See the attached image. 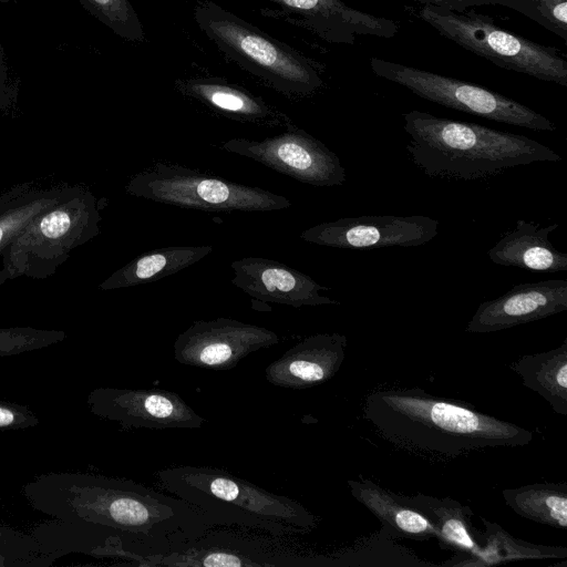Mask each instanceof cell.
I'll list each match as a JSON object with an SVG mask.
<instances>
[{"label":"cell","instance_id":"cell-1","mask_svg":"<svg viewBox=\"0 0 567 567\" xmlns=\"http://www.w3.org/2000/svg\"><path fill=\"white\" fill-rule=\"evenodd\" d=\"M35 511L53 519L91 523L117 535L121 558L161 554L196 540L216 526L186 502L132 480L80 472H51L23 486Z\"/></svg>","mask_w":567,"mask_h":567},{"label":"cell","instance_id":"cell-2","mask_svg":"<svg viewBox=\"0 0 567 567\" xmlns=\"http://www.w3.org/2000/svg\"><path fill=\"white\" fill-rule=\"evenodd\" d=\"M363 415L398 446L450 457L487 447L523 446L533 440V433L522 426L419 388L375 391L367 396Z\"/></svg>","mask_w":567,"mask_h":567},{"label":"cell","instance_id":"cell-3","mask_svg":"<svg viewBox=\"0 0 567 567\" xmlns=\"http://www.w3.org/2000/svg\"><path fill=\"white\" fill-rule=\"evenodd\" d=\"M406 145L414 164L429 176L472 181L560 155L525 135L413 110L403 114Z\"/></svg>","mask_w":567,"mask_h":567},{"label":"cell","instance_id":"cell-4","mask_svg":"<svg viewBox=\"0 0 567 567\" xmlns=\"http://www.w3.org/2000/svg\"><path fill=\"white\" fill-rule=\"evenodd\" d=\"M159 485L215 525H236L275 536L303 535L318 525L302 504L270 493L227 471L182 465L157 472Z\"/></svg>","mask_w":567,"mask_h":567},{"label":"cell","instance_id":"cell-5","mask_svg":"<svg viewBox=\"0 0 567 567\" xmlns=\"http://www.w3.org/2000/svg\"><path fill=\"white\" fill-rule=\"evenodd\" d=\"M96 197L81 186L29 221L1 254L0 286L27 277L47 279L71 252L100 234Z\"/></svg>","mask_w":567,"mask_h":567},{"label":"cell","instance_id":"cell-6","mask_svg":"<svg viewBox=\"0 0 567 567\" xmlns=\"http://www.w3.org/2000/svg\"><path fill=\"white\" fill-rule=\"evenodd\" d=\"M194 17L221 52L277 91L306 96L322 86L317 63L215 2L199 3Z\"/></svg>","mask_w":567,"mask_h":567},{"label":"cell","instance_id":"cell-7","mask_svg":"<svg viewBox=\"0 0 567 567\" xmlns=\"http://www.w3.org/2000/svg\"><path fill=\"white\" fill-rule=\"evenodd\" d=\"M419 14L442 37L497 66L567 86V61L555 48L503 30L473 9L455 12L423 6Z\"/></svg>","mask_w":567,"mask_h":567},{"label":"cell","instance_id":"cell-8","mask_svg":"<svg viewBox=\"0 0 567 567\" xmlns=\"http://www.w3.org/2000/svg\"><path fill=\"white\" fill-rule=\"evenodd\" d=\"M125 190L135 197L205 212H270L291 206L287 197L270 190L163 162L131 177Z\"/></svg>","mask_w":567,"mask_h":567},{"label":"cell","instance_id":"cell-9","mask_svg":"<svg viewBox=\"0 0 567 567\" xmlns=\"http://www.w3.org/2000/svg\"><path fill=\"white\" fill-rule=\"evenodd\" d=\"M373 73L442 106L534 131H555L549 118L486 87L393 61L371 58Z\"/></svg>","mask_w":567,"mask_h":567},{"label":"cell","instance_id":"cell-10","mask_svg":"<svg viewBox=\"0 0 567 567\" xmlns=\"http://www.w3.org/2000/svg\"><path fill=\"white\" fill-rule=\"evenodd\" d=\"M219 147L305 184L330 187L346 182V168L338 155L321 141L296 126L261 141L231 138Z\"/></svg>","mask_w":567,"mask_h":567},{"label":"cell","instance_id":"cell-11","mask_svg":"<svg viewBox=\"0 0 567 567\" xmlns=\"http://www.w3.org/2000/svg\"><path fill=\"white\" fill-rule=\"evenodd\" d=\"M279 342L276 332L229 318L198 320L179 333L174 359L184 365L215 371L229 370L260 349Z\"/></svg>","mask_w":567,"mask_h":567},{"label":"cell","instance_id":"cell-12","mask_svg":"<svg viewBox=\"0 0 567 567\" xmlns=\"http://www.w3.org/2000/svg\"><path fill=\"white\" fill-rule=\"evenodd\" d=\"M86 404L101 419L122 429H199L205 419L177 393L161 389H93Z\"/></svg>","mask_w":567,"mask_h":567},{"label":"cell","instance_id":"cell-13","mask_svg":"<svg viewBox=\"0 0 567 567\" xmlns=\"http://www.w3.org/2000/svg\"><path fill=\"white\" fill-rule=\"evenodd\" d=\"M439 221L429 216H358L321 223L303 230L305 241L342 249L416 247L431 241Z\"/></svg>","mask_w":567,"mask_h":567},{"label":"cell","instance_id":"cell-14","mask_svg":"<svg viewBox=\"0 0 567 567\" xmlns=\"http://www.w3.org/2000/svg\"><path fill=\"white\" fill-rule=\"evenodd\" d=\"M267 1L280 8L278 16L330 43L354 44L362 35L390 39L400 29L392 19L360 11L341 0Z\"/></svg>","mask_w":567,"mask_h":567},{"label":"cell","instance_id":"cell-15","mask_svg":"<svg viewBox=\"0 0 567 567\" xmlns=\"http://www.w3.org/2000/svg\"><path fill=\"white\" fill-rule=\"evenodd\" d=\"M231 284L260 302H274L295 308L305 306L340 305L322 296L330 288L321 286L310 276L280 261L245 257L230 264Z\"/></svg>","mask_w":567,"mask_h":567},{"label":"cell","instance_id":"cell-16","mask_svg":"<svg viewBox=\"0 0 567 567\" xmlns=\"http://www.w3.org/2000/svg\"><path fill=\"white\" fill-rule=\"evenodd\" d=\"M567 310V280L549 279L513 286L482 302L465 331L487 333L536 321Z\"/></svg>","mask_w":567,"mask_h":567},{"label":"cell","instance_id":"cell-17","mask_svg":"<svg viewBox=\"0 0 567 567\" xmlns=\"http://www.w3.org/2000/svg\"><path fill=\"white\" fill-rule=\"evenodd\" d=\"M347 344V337L337 332L309 336L266 368V380L290 390L322 384L339 371Z\"/></svg>","mask_w":567,"mask_h":567},{"label":"cell","instance_id":"cell-18","mask_svg":"<svg viewBox=\"0 0 567 567\" xmlns=\"http://www.w3.org/2000/svg\"><path fill=\"white\" fill-rule=\"evenodd\" d=\"M558 224L540 226L524 219L505 234L487 252L492 262L513 266L533 272H563L567 270V254L557 250L549 234Z\"/></svg>","mask_w":567,"mask_h":567},{"label":"cell","instance_id":"cell-19","mask_svg":"<svg viewBox=\"0 0 567 567\" xmlns=\"http://www.w3.org/2000/svg\"><path fill=\"white\" fill-rule=\"evenodd\" d=\"M406 499L421 512L436 529V539L442 548L456 553L455 558H463L453 565L468 566L480 558L482 547L478 532L474 529L468 506L451 497L416 494Z\"/></svg>","mask_w":567,"mask_h":567},{"label":"cell","instance_id":"cell-20","mask_svg":"<svg viewBox=\"0 0 567 567\" xmlns=\"http://www.w3.org/2000/svg\"><path fill=\"white\" fill-rule=\"evenodd\" d=\"M179 91L198 100L214 111L236 121L268 125L295 126L250 92L218 79H189L179 81Z\"/></svg>","mask_w":567,"mask_h":567},{"label":"cell","instance_id":"cell-21","mask_svg":"<svg viewBox=\"0 0 567 567\" xmlns=\"http://www.w3.org/2000/svg\"><path fill=\"white\" fill-rule=\"evenodd\" d=\"M352 496L364 505L382 524L390 536L426 540L436 538V529L429 519L409 503L406 496L398 495L370 480H349Z\"/></svg>","mask_w":567,"mask_h":567},{"label":"cell","instance_id":"cell-22","mask_svg":"<svg viewBox=\"0 0 567 567\" xmlns=\"http://www.w3.org/2000/svg\"><path fill=\"white\" fill-rule=\"evenodd\" d=\"M212 246H169L147 251L115 270L99 285L100 290L132 288L157 281L202 260Z\"/></svg>","mask_w":567,"mask_h":567},{"label":"cell","instance_id":"cell-23","mask_svg":"<svg viewBox=\"0 0 567 567\" xmlns=\"http://www.w3.org/2000/svg\"><path fill=\"white\" fill-rule=\"evenodd\" d=\"M523 384L538 393L551 409L567 415V339L560 347L525 354L509 364Z\"/></svg>","mask_w":567,"mask_h":567},{"label":"cell","instance_id":"cell-24","mask_svg":"<svg viewBox=\"0 0 567 567\" xmlns=\"http://www.w3.org/2000/svg\"><path fill=\"white\" fill-rule=\"evenodd\" d=\"M79 186L38 187L24 182L0 194V257L11 239L44 209L72 195Z\"/></svg>","mask_w":567,"mask_h":567},{"label":"cell","instance_id":"cell-25","mask_svg":"<svg viewBox=\"0 0 567 567\" xmlns=\"http://www.w3.org/2000/svg\"><path fill=\"white\" fill-rule=\"evenodd\" d=\"M506 505L524 518L557 529L567 527V484L536 483L502 492Z\"/></svg>","mask_w":567,"mask_h":567},{"label":"cell","instance_id":"cell-26","mask_svg":"<svg viewBox=\"0 0 567 567\" xmlns=\"http://www.w3.org/2000/svg\"><path fill=\"white\" fill-rule=\"evenodd\" d=\"M485 532H478V543L482 547L480 558L470 566H491L520 559L565 558L564 547H548L529 544L512 537L497 524L482 518Z\"/></svg>","mask_w":567,"mask_h":567},{"label":"cell","instance_id":"cell-27","mask_svg":"<svg viewBox=\"0 0 567 567\" xmlns=\"http://www.w3.org/2000/svg\"><path fill=\"white\" fill-rule=\"evenodd\" d=\"M95 19L127 41L145 39L140 18L130 0H79Z\"/></svg>","mask_w":567,"mask_h":567},{"label":"cell","instance_id":"cell-28","mask_svg":"<svg viewBox=\"0 0 567 567\" xmlns=\"http://www.w3.org/2000/svg\"><path fill=\"white\" fill-rule=\"evenodd\" d=\"M138 565L166 566H261L250 557L218 549H188L185 551H166L134 558Z\"/></svg>","mask_w":567,"mask_h":567},{"label":"cell","instance_id":"cell-29","mask_svg":"<svg viewBox=\"0 0 567 567\" xmlns=\"http://www.w3.org/2000/svg\"><path fill=\"white\" fill-rule=\"evenodd\" d=\"M0 555L11 567H48L62 557L60 553L45 554L31 534L0 523Z\"/></svg>","mask_w":567,"mask_h":567},{"label":"cell","instance_id":"cell-30","mask_svg":"<svg viewBox=\"0 0 567 567\" xmlns=\"http://www.w3.org/2000/svg\"><path fill=\"white\" fill-rule=\"evenodd\" d=\"M536 21L542 27L567 41V0H488Z\"/></svg>","mask_w":567,"mask_h":567},{"label":"cell","instance_id":"cell-31","mask_svg":"<svg viewBox=\"0 0 567 567\" xmlns=\"http://www.w3.org/2000/svg\"><path fill=\"white\" fill-rule=\"evenodd\" d=\"M65 338L66 333L62 330L33 327L0 328V358L43 349Z\"/></svg>","mask_w":567,"mask_h":567},{"label":"cell","instance_id":"cell-32","mask_svg":"<svg viewBox=\"0 0 567 567\" xmlns=\"http://www.w3.org/2000/svg\"><path fill=\"white\" fill-rule=\"evenodd\" d=\"M38 416L29 406L0 400V431H17L39 425Z\"/></svg>","mask_w":567,"mask_h":567},{"label":"cell","instance_id":"cell-33","mask_svg":"<svg viewBox=\"0 0 567 567\" xmlns=\"http://www.w3.org/2000/svg\"><path fill=\"white\" fill-rule=\"evenodd\" d=\"M17 99V89L10 78V71L0 43V112L9 111Z\"/></svg>","mask_w":567,"mask_h":567},{"label":"cell","instance_id":"cell-34","mask_svg":"<svg viewBox=\"0 0 567 567\" xmlns=\"http://www.w3.org/2000/svg\"><path fill=\"white\" fill-rule=\"evenodd\" d=\"M423 6L463 12L473 7L489 4L488 0H415Z\"/></svg>","mask_w":567,"mask_h":567},{"label":"cell","instance_id":"cell-35","mask_svg":"<svg viewBox=\"0 0 567 567\" xmlns=\"http://www.w3.org/2000/svg\"><path fill=\"white\" fill-rule=\"evenodd\" d=\"M0 567H11V563L3 556L0 555Z\"/></svg>","mask_w":567,"mask_h":567},{"label":"cell","instance_id":"cell-36","mask_svg":"<svg viewBox=\"0 0 567 567\" xmlns=\"http://www.w3.org/2000/svg\"><path fill=\"white\" fill-rule=\"evenodd\" d=\"M11 1H14V0H0V2H2V3H9Z\"/></svg>","mask_w":567,"mask_h":567}]
</instances>
